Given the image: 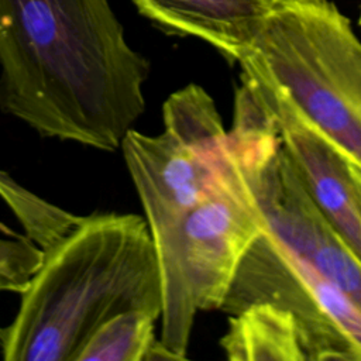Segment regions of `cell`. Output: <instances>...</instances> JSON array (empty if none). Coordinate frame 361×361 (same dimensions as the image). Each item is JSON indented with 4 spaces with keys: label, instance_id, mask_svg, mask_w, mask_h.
Returning a JSON list of instances; mask_svg holds the SVG:
<instances>
[{
    "label": "cell",
    "instance_id": "obj_1",
    "mask_svg": "<svg viewBox=\"0 0 361 361\" xmlns=\"http://www.w3.org/2000/svg\"><path fill=\"white\" fill-rule=\"evenodd\" d=\"M148 73L109 0H0V110L42 137L118 149Z\"/></svg>",
    "mask_w": 361,
    "mask_h": 361
},
{
    "label": "cell",
    "instance_id": "obj_2",
    "mask_svg": "<svg viewBox=\"0 0 361 361\" xmlns=\"http://www.w3.org/2000/svg\"><path fill=\"white\" fill-rule=\"evenodd\" d=\"M161 278L144 217L82 216L42 261L21 293L14 320L0 329L7 361H78L92 333L127 312L159 319Z\"/></svg>",
    "mask_w": 361,
    "mask_h": 361
},
{
    "label": "cell",
    "instance_id": "obj_3",
    "mask_svg": "<svg viewBox=\"0 0 361 361\" xmlns=\"http://www.w3.org/2000/svg\"><path fill=\"white\" fill-rule=\"evenodd\" d=\"M245 61L361 169V41L329 0H269Z\"/></svg>",
    "mask_w": 361,
    "mask_h": 361
},
{
    "label": "cell",
    "instance_id": "obj_4",
    "mask_svg": "<svg viewBox=\"0 0 361 361\" xmlns=\"http://www.w3.org/2000/svg\"><path fill=\"white\" fill-rule=\"evenodd\" d=\"M261 231V217L231 158L227 176L175 230L152 240L162 295L159 341L175 360L188 355L197 312L220 309Z\"/></svg>",
    "mask_w": 361,
    "mask_h": 361
},
{
    "label": "cell",
    "instance_id": "obj_5",
    "mask_svg": "<svg viewBox=\"0 0 361 361\" xmlns=\"http://www.w3.org/2000/svg\"><path fill=\"white\" fill-rule=\"evenodd\" d=\"M227 144L262 228L361 307V259L313 202L271 116L243 83L235 92Z\"/></svg>",
    "mask_w": 361,
    "mask_h": 361
},
{
    "label": "cell",
    "instance_id": "obj_6",
    "mask_svg": "<svg viewBox=\"0 0 361 361\" xmlns=\"http://www.w3.org/2000/svg\"><path fill=\"white\" fill-rule=\"evenodd\" d=\"M254 303L276 305L295 317L306 361H361V307L264 228L219 310L231 316Z\"/></svg>",
    "mask_w": 361,
    "mask_h": 361
},
{
    "label": "cell",
    "instance_id": "obj_7",
    "mask_svg": "<svg viewBox=\"0 0 361 361\" xmlns=\"http://www.w3.org/2000/svg\"><path fill=\"white\" fill-rule=\"evenodd\" d=\"M120 148L152 238L178 227L231 169L228 144L202 149L166 130L147 135L131 128Z\"/></svg>",
    "mask_w": 361,
    "mask_h": 361
},
{
    "label": "cell",
    "instance_id": "obj_8",
    "mask_svg": "<svg viewBox=\"0 0 361 361\" xmlns=\"http://www.w3.org/2000/svg\"><path fill=\"white\" fill-rule=\"evenodd\" d=\"M240 82L271 116L293 171L307 193L361 259V212L355 199L348 159L316 131L288 97L245 61Z\"/></svg>",
    "mask_w": 361,
    "mask_h": 361
},
{
    "label": "cell",
    "instance_id": "obj_9",
    "mask_svg": "<svg viewBox=\"0 0 361 361\" xmlns=\"http://www.w3.org/2000/svg\"><path fill=\"white\" fill-rule=\"evenodd\" d=\"M140 13L169 32L197 37L237 62L250 48L269 0H133Z\"/></svg>",
    "mask_w": 361,
    "mask_h": 361
},
{
    "label": "cell",
    "instance_id": "obj_10",
    "mask_svg": "<svg viewBox=\"0 0 361 361\" xmlns=\"http://www.w3.org/2000/svg\"><path fill=\"white\" fill-rule=\"evenodd\" d=\"M220 347L230 361H306L295 317L272 303L231 314Z\"/></svg>",
    "mask_w": 361,
    "mask_h": 361
},
{
    "label": "cell",
    "instance_id": "obj_11",
    "mask_svg": "<svg viewBox=\"0 0 361 361\" xmlns=\"http://www.w3.org/2000/svg\"><path fill=\"white\" fill-rule=\"evenodd\" d=\"M157 319L138 310L109 319L87 338L78 361H145L157 340Z\"/></svg>",
    "mask_w": 361,
    "mask_h": 361
},
{
    "label": "cell",
    "instance_id": "obj_12",
    "mask_svg": "<svg viewBox=\"0 0 361 361\" xmlns=\"http://www.w3.org/2000/svg\"><path fill=\"white\" fill-rule=\"evenodd\" d=\"M0 197L11 209L24 228V235L41 252L71 231L82 216L62 210L17 183L0 169Z\"/></svg>",
    "mask_w": 361,
    "mask_h": 361
},
{
    "label": "cell",
    "instance_id": "obj_13",
    "mask_svg": "<svg viewBox=\"0 0 361 361\" xmlns=\"http://www.w3.org/2000/svg\"><path fill=\"white\" fill-rule=\"evenodd\" d=\"M41 261V250L25 235L0 237V292L21 295Z\"/></svg>",
    "mask_w": 361,
    "mask_h": 361
},
{
    "label": "cell",
    "instance_id": "obj_14",
    "mask_svg": "<svg viewBox=\"0 0 361 361\" xmlns=\"http://www.w3.org/2000/svg\"><path fill=\"white\" fill-rule=\"evenodd\" d=\"M350 173H351L353 183H354L355 199H357V203H358V207L361 212V169L350 162Z\"/></svg>",
    "mask_w": 361,
    "mask_h": 361
},
{
    "label": "cell",
    "instance_id": "obj_15",
    "mask_svg": "<svg viewBox=\"0 0 361 361\" xmlns=\"http://www.w3.org/2000/svg\"><path fill=\"white\" fill-rule=\"evenodd\" d=\"M360 25H361V17H360Z\"/></svg>",
    "mask_w": 361,
    "mask_h": 361
}]
</instances>
